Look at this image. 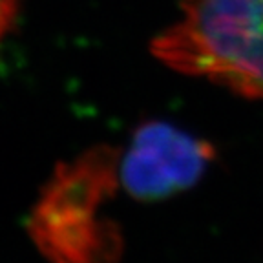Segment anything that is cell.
I'll return each instance as SVG.
<instances>
[{"mask_svg": "<svg viewBox=\"0 0 263 263\" xmlns=\"http://www.w3.org/2000/svg\"><path fill=\"white\" fill-rule=\"evenodd\" d=\"M214 148L164 123H150L137 130L121 157L119 179L128 194L139 199H157L192 186Z\"/></svg>", "mask_w": 263, "mask_h": 263, "instance_id": "3957f363", "label": "cell"}, {"mask_svg": "<svg viewBox=\"0 0 263 263\" xmlns=\"http://www.w3.org/2000/svg\"><path fill=\"white\" fill-rule=\"evenodd\" d=\"M181 15L152 41L177 73L263 99V0H181Z\"/></svg>", "mask_w": 263, "mask_h": 263, "instance_id": "6da1fadb", "label": "cell"}, {"mask_svg": "<svg viewBox=\"0 0 263 263\" xmlns=\"http://www.w3.org/2000/svg\"><path fill=\"white\" fill-rule=\"evenodd\" d=\"M18 6H21V0H0V44L11 29Z\"/></svg>", "mask_w": 263, "mask_h": 263, "instance_id": "277c9868", "label": "cell"}, {"mask_svg": "<svg viewBox=\"0 0 263 263\" xmlns=\"http://www.w3.org/2000/svg\"><path fill=\"white\" fill-rule=\"evenodd\" d=\"M119 152L97 148L61 166L31 219V236L46 254L86 261L117 247V234L99 225L95 210L115 189Z\"/></svg>", "mask_w": 263, "mask_h": 263, "instance_id": "7a4b0ae2", "label": "cell"}]
</instances>
